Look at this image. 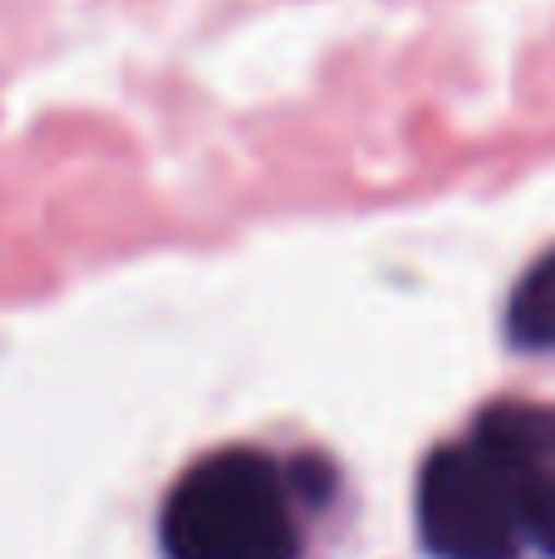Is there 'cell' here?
Listing matches in <instances>:
<instances>
[{
	"label": "cell",
	"instance_id": "obj_2",
	"mask_svg": "<svg viewBox=\"0 0 555 559\" xmlns=\"http://www.w3.org/2000/svg\"><path fill=\"white\" fill-rule=\"evenodd\" d=\"M536 472L501 462L482 442H452L418 476V531L438 559H517L521 486Z\"/></svg>",
	"mask_w": 555,
	"mask_h": 559
},
{
	"label": "cell",
	"instance_id": "obj_1",
	"mask_svg": "<svg viewBox=\"0 0 555 559\" xmlns=\"http://www.w3.org/2000/svg\"><path fill=\"white\" fill-rule=\"evenodd\" d=\"M167 559H295L291 486L271 456L232 447L197 462L163 506Z\"/></svg>",
	"mask_w": 555,
	"mask_h": 559
},
{
	"label": "cell",
	"instance_id": "obj_3",
	"mask_svg": "<svg viewBox=\"0 0 555 559\" xmlns=\"http://www.w3.org/2000/svg\"><path fill=\"white\" fill-rule=\"evenodd\" d=\"M472 442L497 452L521 472H546L555 462V407L541 403H492L472 423Z\"/></svg>",
	"mask_w": 555,
	"mask_h": 559
},
{
	"label": "cell",
	"instance_id": "obj_5",
	"mask_svg": "<svg viewBox=\"0 0 555 559\" xmlns=\"http://www.w3.org/2000/svg\"><path fill=\"white\" fill-rule=\"evenodd\" d=\"M521 545H536L541 555L555 559V466L546 472H536L527 486H521Z\"/></svg>",
	"mask_w": 555,
	"mask_h": 559
},
{
	"label": "cell",
	"instance_id": "obj_4",
	"mask_svg": "<svg viewBox=\"0 0 555 559\" xmlns=\"http://www.w3.org/2000/svg\"><path fill=\"white\" fill-rule=\"evenodd\" d=\"M507 338L517 348H555V251L517 285L507 309Z\"/></svg>",
	"mask_w": 555,
	"mask_h": 559
}]
</instances>
